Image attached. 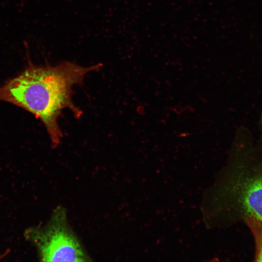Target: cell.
<instances>
[{
    "mask_svg": "<svg viewBox=\"0 0 262 262\" xmlns=\"http://www.w3.org/2000/svg\"><path fill=\"white\" fill-rule=\"evenodd\" d=\"M248 223L256 241V261L262 262V222L250 216L248 219Z\"/></svg>",
    "mask_w": 262,
    "mask_h": 262,
    "instance_id": "277c9868",
    "label": "cell"
},
{
    "mask_svg": "<svg viewBox=\"0 0 262 262\" xmlns=\"http://www.w3.org/2000/svg\"><path fill=\"white\" fill-rule=\"evenodd\" d=\"M25 238L36 247L44 262H86L90 258L68 224L66 212L56 208L50 219L42 226L31 227Z\"/></svg>",
    "mask_w": 262,
    "mask_h": 262,
    "instance_id": "7a4b0ae2",
    "label": "cell"
},
{
    "mask_svg": "<svg viewBox=\"0 0 262 262\" xmlns=\"http://www.w3.org/2000/svg\"><path fill=\"white\" fill-rule=\"evenodd\" d=\"M243 201L249 215L262 222V178L254 180L246 185Z\"/></svg>",
    "mask_w": 262,
    "mask_h": 262,
    "instance_id": "3957f363",
    "label": "cell"
},
{
    "mask_svg": "<svg viewBox=\"0 0 262 262\" xmlns=\"http://www.w3.org/2000/svg\"><path fill=\"white\" fill-rule=\"evenodd\" d=\"M102 66L99 63L83 67L66 61L55 66L30 63L20 74L0 87V100L22 108L40 119L55 147L63 137L58 124L62 111L69 109L77 118L82 115L72 100L73 87L82 84L86 74Z\"/></svg>",
    "mask_w": 262,
    "mask_h": 262,
    "instance_id": "6da1fadb",
    "label": "cell"
}]
</instances>
